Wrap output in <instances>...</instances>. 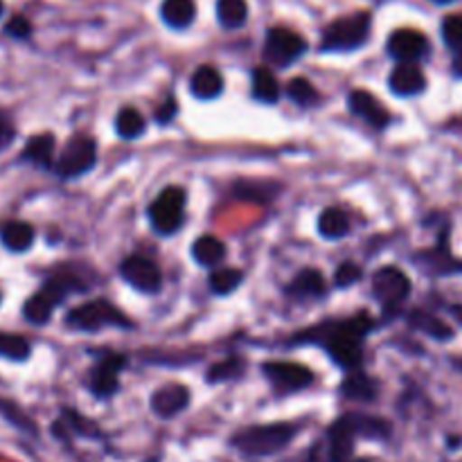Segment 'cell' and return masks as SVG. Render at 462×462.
<instances>
[{
    "label": "cell",
    "instance_id": "cell-1",
    "mask_svg": "<svg viewBox=\"0 0 462 462\" xmlns=\"http://www.w3.org/2000/svg\"><path fill=\"white\" fill-rule=\"evenodd\" d=\"M374 329V319L365 311L346 320H329L314 329L298 334V343H316L332 356L346 373H356L364 365V338Z\"/></svg>",
    "mask_w": 462,
    "mask_h": 462
},
{
    "label": "cell",
    "instance_id": "cell-2",
    "mask_svg": "<svg viewBox=\"0 0 462 462\" xmlns=\"http://www.w3.org/2000/svg\"><path fill=\"white\" fill-rule=\"evenodd\" d=\"M88 289V284L81 282L79 278L70 273V271H61V273L52 275L50 280H45L43 287L25 302L23 307V316H25L27 323L36 325V328H43L50 323L54 310L66 300L72 293H81Z\"/></svg>",
    "mask_w": 462,
    "mask_h": 462
},
{
    "label": "cell",
    "instance_id": "cell-3",
    "mask_svg": "<svg viewBox=\"0 0 462 462\" xmlns=\"http://www.w3.org/2000/svg\"><path fill=\"white\" fill-rule=\"evenodd\" d=\"M293 438H296V427L289 422L257 424V427L242 429L233 438V447L244 456L264 458V456H273L291 445Z\"/></svg>",
    "mask_w": 462,
    "mask_h": 462
},
{
    "label": "cell",
    "instance_id": "cell-4",
    "mask_svg": "<svg viewBox=\"0 0 462 462\" xmlns=\"http://www.w3.org/2000/svg\"><path fill=\"white\" fill-rule=\"evenodd\" d=\"M370 25H373V18L368 12H356L350 16L337 18L325 27L320 48L325 52H350V50L361 48L368 41Z\"/></svg>",
    "mask_w": 462,
    "mask_h": 462
},
{
    "label": "cell",
    "instance_id": "cell-5",
    "mask_svg": "<svg viewBox=\"0 0 462 462\" xmlns=\"http://www.w3.org/2000/svg\"><path fill=\"white\" fill-rule=\"evenodd\" d=\"M66 328L77 329V332H99L104 328L131 329L134 325L111 300L99 298V300H90L68 311Z\"/></svg>",
    "mask_w": 462,
    "mask_h": 462
},
{
    "label": "cell",
    "instance_id": "cell-6",
    "mask_svg": "<svg viewBox=\"0 0 462 462\" xmlns=\"http://www.w3.org/2000/svg\"><path fill=\"white\" fill-rule=\"evenodd\" d=\"M185 203H188V192L183 188L170 185L162 189L147 210L152 228L158 235H174L185 221Z\"/></svg>",
    "mask_w": 462,
    "mask_h": 462
},
{
    "label": "cell",
    "instance_id": "cell-7",
    "mask_svg": "<svg viewBox=\"0 0 462 462\" xmlns=\"http://www.w3.org/2000/svg\"><path fill=\"white\" fill-rule=\"evenodd\" d=\"M95 161H97V144H95V140L88 138V135H75L66 144L61 156H59L54 171L59 174V179L70 180L93 170Z\"/></svg>",
    "mask_w": 462,
    "mask_h": 462
},
{
    "label": "cell",
    "instance_id": "cell-8",
    "mask_svg": "<svg viewBox=\"0 0 462 462\" xmlns=\"http://www.w3.org/2000/svg\"><path fill=\"white\" fill-rule=\"evenodd\" d=\"M307 52V41L289 27H273L266 32L264 59L271 66L287 68Z\"/></svg>",
    "mask_w": 462,
    "mask_h": 462
},
{
    "label": "cell",
    "instance_id": "cell-9",
    "mask_svg": "<svg viewBox=\"0 0 462 462\" xmlns=\"http://www.w3.org/2000/svg\"><path fill=\"white\" fill-rule=\"evenodd\" d=\"M373 296L383 310H397L411 296V280L397 266H382L373 275Z\"/></svg>",
    "mask_w": 462,
    "mask_h": 462
},
{
    "label": "cell",
    "instance_id": "cell-10",
    "mask_svg": "<svg viewBox=\"0 0 462 462\" xmlns=\"http://www.w3.org/2000/svg\"><path fill=\"white\" fill-rule=\"evenodd\" d=\"M262 373L269 379L271 386L282 395L305 391L314 383V373L307 365L291 364V361H269L262 365Z\"/></svg>",
    "mask_w": 462,
    "mask_h": 462
},
{
    "label": "cell",
    "instance_id": "cell-11",
    "mask_svg": "<svg viewBox=\"0 0 462 462\" xmlns=\"http://www.w3.org/2000/svg\"><path fill=\"white\" fill-rule=\"evenodd\" d=\"M126 365L125 355H113V352H106L102 355V359L93 365V370L88 373V388L97 400H108L113 397V393L120 388V382H117V373Z\"/></svg>",
    "mask_w": 462,
    "mask_h": 462
},
{
    "label": "cell",
    "instance_id": "cell-12",
    "mask_svg": "<svg viewBox=\"0 0 462 462\" xmlns=\"http://www.w3.org/2000/svg\"><path fill=\"white\" fill-rule=\"evenodd\" d=\"M120 275L131 287L143 293H158L162 287V273L158 264L143 255L126 257L120 264Z\"/></svg>",
    "mask_w": 462,
    "mask_h": 462
},
{
    "label": "cell",
    "instance_id": "cell-13",
    "mask_svg": "<svg viewBox=\"0 0 462 462\" xmlns=\"http://www.w3.org/2000/svg\"><path fill=\"white\" fill-rule=\"evenodd\" d=\"M427 52L429 41L418 30H397L388 39V54L400 63H418Z\"/></svg>",
    "mask_w": 462,
    "mask_h": 462
},
{
    "label": "cell",
    "instance_id": "cell-14",
    "mask_svg": "<svg viewBox=\"0 0 462 462\" xmlns=\"http://www.w3.org/2000/svg\"><path fill=\"white\" fill-rule=\"evenodd\" d=\"M347 106L355 113L356 117H361L364 122H368L373 129H386L391 125V113L383 108V104L379 102L374 95H370L368 90H352L350 97H347Z\"/></svg>",
    "mask_w": 462,
    "mask_h": 462
},
{
    "label": "cell",
    "instance_id": "cell-15",
    "mask_svg": "<svg viewBox=\"0 0 462 462\" xmlns=\"http://www.w3.org/2000/svg\"><path fill=\"white\" fill-rule=\"evenodd\" d=\"M189 406V391L183 383H167L152 395V411L162 420L176 418Z\"/></svg>",
    "mask_w": 462,
    "mask_h": 462
},
{
    "label": "cell",
    "instance_id": "cell-16",
    "mask_svg": "<svg viewBox=\"0 0 462 462\" xmlns=\"http://www.w3.org/2000/svg\"><path fill=\"white\" fill-rule=\"evenodd\" d=\"M388 88L397 97H415L427 88V77L415 63H400L388 77Z\"/></svg>",
    "mask_w": 462,
    "mask_h": 462
},
{
    "label": "cell",
    "instance_id": "cell-17",
    "mask_svg": "<svg viewBox=\"0 0 462 462\" xmlns=\"http://www.w3.org/2000/svg\"><path fill=\"white\" fill-rule=\"evenodd\" d=\"M328 287H325V278L316 269H305L287 284L284 293L287 298L296 302H311L319 300V298L325 296Z\"/></svg>",
    "mask_w": 462,
    "mask_h": 462
},
{
    "label": "cell",
    "instance_id": "cell-18",
    "mask_svg": "<svg viewBox=\"0 0 462 462\" xmlns=\"http://www.w3.org/2000/svg\"><path fill=\"white\" fill-rule=\"evenodd\" d=\"M343 424L350 429L355 438H368V440H388L393 433L391 424L382 418H373V415H361L350 413L343 415Z\"/></svg>",
    "mask_w": 462,
    "mask_h": 462
},
{
    "label": "cell",
    "instance_id": "cell-19",
    "mask_svg": "<svg viewBox=\"0 0 462 462\" xmlns=\"http://www.w3.org/2000/svg\"><path fill=\"white\" fill-rule=\"evenodd\" d=\"M189 90L197 99H215L224 90V77L217 68L201 66L199 70H194L192 79H189Z\"/></svg>",
    "mask_w": 462,
    "mask_h": 462
},
{
    "label": "cell",
    "instance_id": "cell-20",
    "mask_svg": "<svg viewBox=\"0 0 462 462\" xmlns=\"http://www.w3.org/2000/svg\"><path fill=\"white\" fill-rule=\"evenodd\" d=\"M409 325L413 329H418V332L427 334L429 338H433V341H440V343H447L449 338H454V329L449 328L447 323H442L438 316L429 314V311L424 310H413L409 314Z\"/></svg>",
    "mask_w": 462,
    "mask_h": 462
},
{
    "label": "cell",
    "instance_id": "cell-21",
    "mask_svg": "<svg viewBox=\"0 0 462 462\" xmlns=\"http://www.w3.org/2000/svg\"><path fill=\"white\" fill-rule=\"evenodd\" d=\"M0 242H3V246L7 251L25 253L34 244V228L30 224H25V221H9L0 230Z\"/></svg>",
    "mask_w": 462,
    "mask_h": 462
},
{
    "label": "cell",
    "instance_id": "cell-22",
    "mask_svg": "<svg viewBox=\"0 0 462 462\" xmlns=\"http://www.w3.org/2000/svg\"><path fill=\"white\" fill-rule=\"evenodd\" d=\"M192 257L197 260V264L206 266V269H215L224 262L226 257V246L221 239L212 237V235H203L197 242L192 244Z\"/></svg>",
    "mask_w": 462,
    "mask_h": 462
},
{
    "label": "cell",
    "instance_id": "cell-23",
    "mask_svg": "<svg viewBox=\"0 0 462 462\" xmlns=\"http://www.w3.org/2000/svg\"><path fill=\"white\" fill-rule=\"evenodd\" d=\"M341 393L347 400L373 402L377 400V383L364 370H356V373H347L346 382L341 383Z\"/></svg>",
    "mask_w": 462,
    "mask_h": 462
},
{
    "label": "cell",
    "instance_id": "cell-24",
    "mask_svg": "<svg viewBox=\"0 0 462 462\" xmlns=\"http://www.w3.org/2000/svg\"><path fill=\"white\" fill-rule=\"evenodd\" d=\"M161 16L174 30H185L197 16V5L194 0H165L161 7Z\"/></svg>",
    "mask_w": 462,
    "mask_h": 462
},
{
    "label": "cell",
    "instance_id": "cell-25",
    "mask_svg": "<svg viewBox=\"0 0 462 462\" xmlns=\"http://www.w3.org/2000/svg\"><path fill=\"white\" fill-rule=\"evenodd\" d=\"M319 233L325 239H341L350 233V219L341 208H325L319 217Z\"/></svg>",
    "mask_w": 462,
    "mask_h": 462
},
{
    "label": "cell",
    "instance_id": "cell-26",
    "mask_svg": "<svg viewBox=\"0 0 462 462\" xmlns=\"http://www.w3.org/2000/svg\"><path fill=\"white\" fill-rule=\"evenodd\" d=\"M52 153H54V135L52 134H39L32 135L27 140L25 149H23V161H30L39 167L52 165Z\"/></svg>",
    "mask_w": 462,
    "mask_h": 462
},
{
    "label": "cell",
    "instance_id": "cell-27",
    "mask_svg": "<svg viewBox=\"0 0 462 462\" xmlns=\"http://www.w3.org/2000/svg\"><path fill=\"white\" fill-rule=\"evenodd\" d=\"M251 88L253 97H255L257 102L275 104L280 99V84L269 68H255V70H253Z\"/></svg>",
    "mask_w": 462,
    "mask_h": 462
},
{
    "label": "cell",
    "instance_id": "cell-28",
    "mask_svg": "<svg viewBox=\"0 0 462 462\" xmlns=\"http://www.w3.org/2000/svg\"><path fill=\"white\" fill-rule=\"evenodd\" d=\"M217 16L224 27L237 30L248 18L246 0H217Z\"/></svg>",
    "mask_w": 462,
    "mask_h": 462
},
{
    "label": "cell",
    "instance_id": "cell-29",
    "mask_svg": "<svg viewBox=\"0 0 462 462\" xmlns=\"http://www.w3.org/2000/svg\"><path fill=\"white\" fill-rule=\"evenodd\" d=\"M244 273L239 269H215L208 278V287L217 296H230L242 284Z\"/></svg>",
    "mask_w": 462,
    "mask_h": 462
},
{
    "label": "cell",
    "instance_id": "cell-30",
    "mask_svg": "<svg viewBox=\"0 0 462 462\" xmlns=\"http://www.w3.org/2000/svg\"><path fill=\"white\" fill-rule=\"evenodd\" d=\"M116 131H117V135H120V138L135 140L138 135L144 134V117L131 106L122 108V111L117 113V117H116Z\"/></svg>",
    "mask_w": 462,
    "mask_h": 462
},
{
    "label": "cell",
    "instance_id": "cell-31",
    "mask_svg": "<svg viewBox=\"0 0 462 462\" xmlns=\"http://www.w3.org/2000/svg\"><path fill=\"white\" fill-rule=\"evenodd\" d=\"M287 97L291 99L293 104H298V106L307 108V106H314V104L320 99V95L310 79H305V77H296V79H291L287 84Z\"/></svg>",
    "mask_w": 462,
    "mask_h": 462
},
{
    "label": "cell",
    "instance_id": "cell-32",
    "mask_svg": "<svg viewBox=\"0 0 462 462\" xmlns=\"http://www.w3.org/2000/svg\"><path fill=\"white\" fill-rule=\"evenodd\" d=\"M244 374V361L239 356H228V359L219 361L212 365L206 374L208 383H221L230 382V379H239Z\"/></svg>",
    "mask_w": 462,
    "mask_h": 462
},
{
    "label": "cell",
    "instance_id": "cell-33",
    "mask_svg": "<svg viewBox=\"0 0 462 462\" xmlns=\"http://www.w3.org/2000/svg\"><path fill=\"white\" fill-rule=\"evenodd\" d=\"M0 356L9 361H25L30 356V343L18 334L0 332Z\"/></svg>",
    "mask_w": 462,
    "mask_h": 462
},
{
    "label": "cell",
    "instance_id": "cell-34",
    "mask_svg": "<svg viewBox=\"0 0 462 462\" xmlns=\"http://www.w3.org/2000/svg\"><path fill=\"white\" fill-rule=\"evenodd\" d=\"M0 413H3V418L7 420V422H12L14 427L21 429V431H25V433H36L34 422H32V420L27 418V415L23 413V411L18 409V406L14 404V402L0 400Z\"/></svg>",
    "mask_w": 462,
    "mask_h": 462
},
{
    "label": "cell",
    "instance_id": "cell-35",
    "mask_svg": "<svg viewBox=\"0 0 462 462\" xmlns=\"http://www.w3.org/2000/svg\"><path fill=\"white\" fill-rule=\"evenodd\" d=\"M269 188V183H253V180H248V183H239L237 188H235V194H237L239 199H244V201L264 203L275 197V192H271Z\"/></svg>",
    "mask_w": 462,
    "mask_h": 462
},
{
    "label": "cell",
    "instance_id": "cell-36",
    "mask_svg": "<svg viewBox=\"0 0 462 462\" xmlns=\"http://www.w3.org/2000/svg\"><path fill=\"white\" fill-rule=\"evenodd\" d=\"M442 39H445L447 48H462V14H451L442 21Z\"/></svg>",
    "mask_w": 462,
    "mask_h": 462
},
{
    "label": "cell",
    "instance_id": "cell-37",
    "mask_svg": "<svg viewBox=\"0 0 462 462\" xmlns=\"http://www.w3.org/2000/svg\"><path fill=\"white\" fill-rule=\"evenodd\" d=\"M361 275H364V271H361L359 264H355V262H343L337 269V273H334V282H337L338 289H347L355 282H359Z\"/></svg>",
    "mask_w": 462,
    "mask_h": 462
},
{
    "label": "cell",
    "instance_id": "cell-38",
    "mask_svg": "<svg viewBox=\"0 0 462 462\" xmlns=\"http://www.w3.org/2000/svg\"><path fill=\"white\" fill-rule=\"evenodd\" d=\"M5 32H7L9 36H14V39H27V36L32 34V25L27 18L23 16H14L12 21L5 25Z\"/></svg>",
    "mask_w": 462,
    "mask_h": 462
},
{
    "label": "cell",
    "instance_id": "cell-39",
    "mask_svg": "<svg viewBox=\"0 0 462 462\" xmlns=\"http://www.w3.org/2000/svg\"><path fill=\"white\" fill-rule=\"evenodd\" d=\"M14 138H16V129H14L12 122L0 113V152H5V149L14 143Z\"/></svg>",
    "mask_w": 462,
    "mask_h": 462
},
{
    "label": "cell",
    "instance_id": "cell-40",
    "mask_svg": "<svg viewBox=\"0 0 462 462\" xmlns=\"http://www.w3.org/2000/svg\"><path fill=\"white\" fill-rule=\"evenodd\" d=\"M179 113V104H176V99H167L162 106H158L156 111V122H161V125H170L171 120H174V116Z\"/></svg>",
    "mask_w": 462,
    "mask_h": 462
},
{
    "label": "cell",
    "instance_id": "cell-41",
    "mask_svg": "<svg viewBox=\"0 0 462 462\" xmlns=\"http://www.w3.org/2000/svg\"><path fill=\"white\" fill-rule=\"evenodd\" d=\"M451 70H454V77H458V79H462V48L456 50L454 63H451Z\"/></svg>",
    "mask_w": 462,
    "mask_h": 462
},
{
    "label": "cell",
    "instance_id": "cell-42",
    "mask_svg": "<svg viewBox=\"0 0 462 462\" xmlns=\"http://www.w3.org/2000/svg\"><path fill=\"white\" fill-rule=\"evenodd\" d=\"M449 314H451V319H454L456 323H458L462 328V305H460V302H456V305H449Z\"/></svg>",
    "mask_w": 462,
    "mask_h": 462
},
{
    "label": "cell",
    "instance_id": "cell-43",
    "mask_svg": "<svg viewBox=\"0 0 462 462\" xmlns=\"http://www.w3.org/2000/svg\"><path fill=\"white\" fill-rule=\"evenodd\" d=\"M433 3H438V5H449V3H454V0H433Z\"/></svg>",
    "mask_w": 462,
    "mask_h": 462
},
{
    "label": "cell",
    "instance_id": "cell-44",
    "mask_svg": "<svg viewBox=\"0 0 462 462\" xmlns=\"http://www.w3.org/2000/svg\"><path fill=\"white\" fill-rule=\"evenodd\" d=\"M3 9H5V5H3V0H0V14H3Z\"/></svg>",
    "mask_w": 462,
    "mask_h": 462
}]
</instances>
